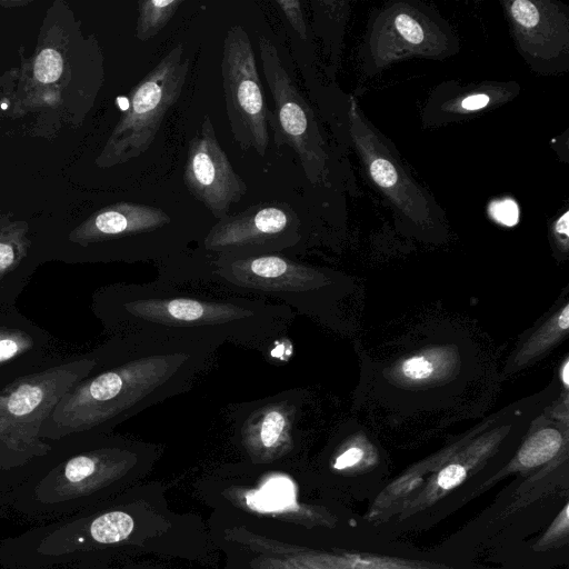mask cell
Returning <instances> with one entry per match:
<instances>
[{
  "instance_id": "obj_1",
  "label": "cell",
  "mask_w": 569,
  "mask_h": 569,
  "mask_svg": "<svg viewBox=\"0 0 569 569\" xmlns=\"http://www.w3.org/2000/svg\"><path fill=\"white\" fill-rule=\"evenodd\" d=\"M113 362L74 385L43 423L40 437L114 427L192 388L219 348L151 332L124 333Z\"/></svg>"
},
{
  "instance_id": "obj_2",
  "label": "cell",
  "mask_w": 569,
  "mask_h": 569,
  "mask_svg": "<svg viewBox=\"0 0 569 569\" xmlns=\"http://www.w3.org/2000/svg\"><path fill=\"white\" fill-rule=\"evenodd\" d=\"M112 311L123 333L190 337L217 347L233 343L258 350L280 338L295 319V311L280 303L156 281L121 286Z\"/></svg>"
},
{
  "instance_id": "obj_3",
  "label": "cell",
  "mask_w": 569,
  "mask_h": 569,
  "mask_svg": "<svg viewBox=\"0 0 569 569\" xmlns=\"http://www.w3.org/2000/svg\"><path fill=\"white\" fill-rule=\"evenodd\" d=\"M154 280L183 289L256 298L327 321L341 297L340 273L310 266L281 253L204 256L169 261Z\"/></svg>"
},
{
  "instance_id": "obj_4",
  "label": "cell",
  "mask_w": 569,
  "mask_h": 569,
  "mask_svg": "<svg viewBox=\"0 0 569 569\" xmlns=\"http://www.w3.org/2000/svg\"><path fill=\"white\" fill-rule=\"evenodd\" d=\"M189 64L183 46L178 43L131 89L128 109L96 158L98 167L122 164L148 151L182 93Z\"/></svg>"
},
{
  "instance_id": "obj_5",
  "label": "cell",
  "mask_w": 569,
  "mask_h": 569,
  "mask_svg": "<svg viewBox=\"0 0 569 569\" xmlns=\"http://www.w3.org/2000/svg\"><path fill=\"white\" fill-rule=\"evenodd\" d=\"M98 367L78 359L14 379L0 390V442L16 451L43 453L40 430L60 399Z\"/></svg>"
},
{
  "instance_id": "obj_6",
  "label": "cell",
  "mask_w": 569,
  "mask_h": 569,
  "mask_svg": "<svg viewBox=\"0 0 569 569\" xmlns=\"http://www.w3.org/2000/svg\"><path fill=\"white\" fill-rule=\"evenodd\" d=\"M258 48L264 80L274 103L269 121L274 143L292 149L311 184L327 182L330 158L312 109L300 93L276 46L260 36Z\"/></svg>"
},
{
  "instance_id": "obj_7",
  "label": "cell",
  "mask_w": 569,
  "mask_h": 569,
  "mask_svg": "<svg viewBox=\"0 0 569 569\" xmlns=\"http://www.w3.org/2000/svg\"><path fill=\"white\" fill-rule=\"evenodd\" d=\"M226 112L234 143L264 157L269 142V111L257 69L254 51L240 24L230 27L221 59Z\"/></svg>"
},
{
  "instance_id": "obj_8",
  "label": "cell",
  "mask_w": 569,
  "mask_h": 569,
  "mask_svg": "<svg viewBox=\"0 0 569 569\" xmlns=\"http://www.w3.org/2000/svg\"><path fill=\"white\" fill-rule=\"evenodd\" d=\"M349 136L376 187L396 211L418 227H435L442 211L403 167L390 142L362 116L353 98L348 107Z\"/></svg>"
},
{
  "instance_id": "obj_9",
  "label": "cell",
  "mask_w": 569,
  "mask_h": 569,
  "mask_svg": "<svg viewBox=\"0 0 569 569\" xmlns=\"http://www.w3.org/2000/svg\"><path fill=\"white\" fill-rule=\"evenodd\" d=\"M302 239L301 219L290 204L259 202L217 220L201 239L199 249L204 256L286 254Z\"/></svg>"
},
{
  "instance_id": "obj_10",
  "label": "cell",
  "mask_w": 569,
  "mask_h": 569,
  "mask_svg": "<svg viewBox=\"0 0 569 569\" xmlns=\"http://www.w3.org/2000/svg\"><path fill=\"white\" fill-rule=\"evenodd\" d=\"M457 43L452 32L431 10L396 2L376 18L365 54L366 70L376 73L387 64L411 56L443 57Z\"/></svg>"
},
{
  "instance_id": "obj_11",
  "label": "cell",
  "mask_w": 569,
  "mask_h": 569,
  "mask_svg": "<svg viewBox=\"0 0 569 569\" xmlns=\"http://www.w3.org/2000/svg\"><path fill=\"white\" fill-rule=\"evenodd\" d=\"M182 180L189 193L217 220L228 216L231 206L247 193V183L221 148L209 114L188 143Z\"/></svg>"
},
{
  "instance_id": "obj_12",
  "label": "cell",
  "mask_w": 569,
  "mask_h": 569,
  "mask_svg": "<svg viewBox=\"0 0 569 569\" xmlns=\"http://www.w3.org/2000/svg\"><path fill=\"white\" fill-rule=\"evenodd\" d=\"M305 399L301 389H290L240 406L232 413V423L244 448L263 458L289 449Z\"/></svg>"
},
{
  "instance_id": "obj_13",
  "label": "cell",
  "mask_w": 569,
  "mask_h": 569,
  "mask_svg": "<svg viewBox=\"0 0 569 569\" xmlns=\"http://www.w3.org/2000/svg\"><path fill=\"white\" fill-rule=\"evenodd\" d=\"M526 416L522 415L518 419L515 416L510 423L501 425L486 431L479 432L476 438L469 441L456 445L453 451L447 450L445 462L442 457L438 456L437 469L428 478L426 485L412 497L405 499L397 510L400 515L399 518L403 519L429 508L438 500L443 498L448 492L460 486L473 472L483 467L489 458H491L500 443L507 438L509 430L522 420Z\"/></svg>"
},
{
  "instance_id": "obj_14",
  "label": "cell",
  "mask_w": 569,
  "mask_h": 569,
  "mask_svg": "<svg viewBox=\"0 0 569 569\" xmlns=\"http://www.w3.org/2000/svg\"><path fill=\"white\" fill-rule=\"evenodd\" d=\"M509 21L527 61L538 70L558 66L567 57L569 18L567 10L551 1L515 0L507 3Z\"/></svg>"
},
{
  "instance_id": "obj_15",
  "label": "cell",
  "mask_w": 569,
  "mask_h": 569,
  "mask_svg": "<svg viewBox=\"0 0 569 569\" xmlns=\"http://www.w3.org/2000/svg\"><path fill=\"white\" fill-rule=\"evenodd\" d=\"M172 223L164 210L144 203L120 201L93 212L69 233L82 247L134 241L159 234Z\"/></svg>"
},
{
  "instance_id": "obj_16",
  "label": "cell",
  "mask_w": 569,
  "mask_h": 569,
  "mask_svg": "<svg viewBox=\"0 0 569 569\" xmlns=\"http://www.w3.org/2000/svg\"><path fill=\"white\" fill-rule=\"evenodd\" d=\"M568 449L567 431L551 421L539 422L529 431L515 457L497 473L478 488V492L489 489L506 476L531 471L546 466Z\"/></svg>"
},
{
  "instance_id": "obj_17",
  "label": "cell",
  "mask_w": 569,
  "mask_h": 569,
  "mask_svg": "<svg viewBox=\"0 0 569 569\" xmlns=\"http://www.w3.org/2000/svg\"><path fill=\"white\" fill-rule=\"evenodd\" d=\"M132 453L128 448L109 447L77 455L63 463L56 478L57 486L67 495L84 492L99 477Z\"/></svg>"
},
{
  "instance_id": "obj_18",
  "label": "cell",
  "mask_w": 569,
  "mask_h": 569,
  "mask_svg": "<svg viewBox=\"0 0 569 569\" xmlns=\"http://www.w3.org/2000/svg\"><path fill=\"white\" fill-rule=\"evenodd\" d=\"M569 327V305L567 300L561 308H557L552 315L545 319L543 325L535 328L533 333L528 336L519 347L515 358L510 361V368H519L539 356L561 340Z\"/></svg>"
},
{
  "instance_id": "obj_19",
  "label": "cell",
  "mask_w": 569,
  "mask_h": 569,
  "mask_svg": "<svg viewBox=\"0 0 569 569\" xmlns=\"http://www.w3.org/2000/svg\"><path fill=\"white\" fill-rule=\"evenodd\" d=\"M378 460V449L367 432L353 429L345 433L331 466L337 471L365 472L373 468Z\"/></svg>"
},
{
  "instance_id": "obj_20",
  "label": "cell",
  "mask_w": 569,
  "mask_h": 569,
  "mask_svg": "<svg viewBox=\"0 0 569 569\" xmlns=\"http://www.w3.org/2000/svg\"><path fill=\"white\" fill-rule=\"evenodd\" d=\"M30 248L28 224L0 218V280L13 271L26 258Z\"/></svg>"
},
{
  "instance_id": "obj_21",
  "label": "cell",
  "mask_w": 569,
  "mask_h": 569,
  "mask_svg": "<svg viewBox=\"0 0 569 569\" xmlns=\"http://www.w3.org/2000/svg\"><path fill=\"white\" fill-rule=\"evenodd\" d=\"M182 2L181 0H140L136 27L137 39L144 42L158 36Z\"/></svg>"
},
{
  "instance_id": "obj_22",
  "label": "cell",
  "mask_w": 569,
  "mask_h": 569,
  "mask_svg": "<svg viewBox=\"0 0 569 569\" xmlns=\"http://www.w3.org/2000/svg\"><path fill=\"white\" fill-rule=\"evenodd\" d=\"M248 505L259 511H277L295 502V486L286 477L269 479L259 490L247 496Z\"/></svg>"
},
{
  "instance_id": "obj_23",
  "label": "cell",
  "mask_w": 569,
  "mask_h": 569,
  "mask_svg": "<svg viewBox=\"0 0 569 569\" xmlns=\"http://www.w3.org/2000/svg\"><path fill=\"white\" fill-rule=\"evenodd\" d=\"M133 529L132 518L121 511L98 517L90 526L92 538L101 543H113L126 539Z\"/></svg>"
},
{
  "instance_id": "obj_24",
  "label": "cell",
  "mask_w": 569,
  "mask_h": 569,
  "mask_svg": "<svg viewBox=\"0 0 569 569\" xmlns=\"http://www.w3.org/2000/svg\"><path fill=\"white\" fill-rule=\"evenodd\" d=\"M353 569H435L417 562L368 552L343 556Z\"/></svg>"
},
{
  "instance_id": "obj_25",
  "label": "cell",
  "mask_w": 569,
  "mask_h": 569,
  "mask_svg": "<svg viewBox=\"0 0 569 569\" xmlns=\"http://www.w3.org/2000/svg\"><path fill=\"white\" fill-rule=\"evenodd\" d=\"M63 58L52 48L42 49L33 61V78L44 84L58 81L63 72Z\"/></svg>"
},
{
  "instance_id": "obj_26",
  "label": "cell",
  "mask_w": 569,
  "mask_h": 569,
  "mask_svg": "<svg viewBox=\"0 0 569 569\" xmlns=\"http://www.w3.org/2000/svg\"><path fill=\"white\" fill-rule=\"evenodd\" d=\"M33 347V340L26 331L0 327V365L20 357Z\"/></svg>"
},
{
  "instance_id": "obj_27",
  "label": "cell",
  "mask_w": 569,
  "mask_h": 569,
  "mask_svg": "<svg viewBox=\"0 0 569 569\" xmlns=\"http://www.w3.org/2000/svg\"><path fill=\"white\" fill-rule=\"evenodd\" d=\"M569 538V503L566 502L558 516L545 531V533L533 545L536 551H547L549 549L566 545Z\"/></svg>"
},
{
  "instance_id": "obj_28",
  "label": "cell",
  "mask_w": 569,
  "mask_h": 569,
  "mask_svg": "<svg viewBox=\"0 0 569 569\" xmlns=\"http://www.w3.org/2000/svg\"><path fill=\"white\" fill-rule=\"evenodd\" d=\"M276 2L300 39L307 40V23L303 17L300 1L277 0Z\"/></svg>"
},
{
  "instance_id": "obj_29",
  "label": "cell",
  "mask_w": 569,
  "mask_h": 569,
  "mask_svg": "<svg viewBox=\"0 0 569 569\" xmlns=\"http://www.w3.org/2000/svg\"><path fill=\"white\" fill-rule=\"evenodd\" d=\"M492 96L487 91H473L467 93L458 101V104L446 110H453L455 113L473 112L485 109L490 104Z\"/></svg>"
},
{
  "instance_id": "obj_30",
  "label": "cell",
  "mask_w": 569,
  "mask_h": 569,
  "mask_svg": "<svg viewBox=\"0 0 569 569\" xmlns=\"http://www.w3.org/2000/svg\"><path fill=\"white\" fill-rule=\"evenodd\" d=\"M491 214L499 223L513 226L518 220V208L513 201L502 200L492 207Z\"/></svg>"
},
{
  "instance_id": "obj_31",
  "label": "cell",
  "mask_w": 569,
  "mask_h": 569,
  "mask_svg": "<svg viewBox=\"0 0 569 569\" xmlns=\"http://www.w3.org/2000/svg\"><path fill=\"white\" fill-rule=\"evenodd\" d=\"M568 217L569 212L565 211L552 224V239L559 250L567 252L568 250Z\"/></svg>"
},
{
  "instance_id": "obj_32",
  "label": "cell",
  "mask_w": 569,
  "mask_h": 569,
  "mask_svg": "<svg viewBox=\"0 0 569 569\" xmlns=\"http://www.w3.org/2000/svg\"><path fill=\"white\" fill-rule=\"evenodd\" d=\"M568 371H569V366H568V359L566 358L565 361L562 362V365L560 366V370H559L560 382L562 383L565 389H567L568 385H569Z\"/></svg>"
},
{
  "instance_id": "obj_33",
  "label": "cell",
  "mask_w": 569,
  "mask_h": 569,
  "mask_svg": "<svg viewBox=\"0 0 569 569\" xmlns=\"http://www.w3.org/2000/svg\"><path fill=\"white\" fill-rule=\"evenodd\" d=\"M0 4H2V6H4V7H7V6H21V4H26V2H23V1H21V2H20V1H18V2H10V3H9V2L1 1V2H0Z\"/></svg>"
}]
</instances>
